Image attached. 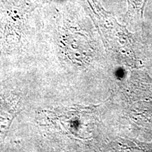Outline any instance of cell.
Returning a JSON list of instances; mask_svg holds the SVG:
<instances>
[{"label":"cell","instance_id":"1","mask_svg":"<svg viewBox=\"0 0 152 152\" xmlns=\"http://www.w3.org/2000/svg\"><path fill=\"white\" fill-rule=\"evenodd\" d=\"M128 3V15L130 18L142 20L147 0H127Z\"/></svg>","mask_w":152,"mask_h":152}]
</instances>
